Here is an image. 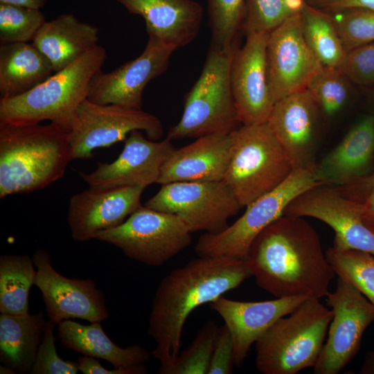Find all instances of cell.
<instances>
[{
	"mask_svg": "<svg viewBox=\"0 0 374 374\" xmlns=\"http://www.w3.org/2000/svg\"><path fill=\"white\" fill-rule=\"evenodd\" d=\"M256 284L276 298L329 293L336 275L319 236L304 217L284 214L265 228L244 258Z\"/></svg>",
	"mask_w": 374,
	"mask_h": 374,
	"instance_id": "obj_1",
	"label": "cell"
},
{
	"mask_svg": "<svg viewBox=\"0 0 374 374\" xmlns=\"http://www.w3.org/2000/svg\"><path fill=\"white\" fill-rule=\"evenodd\" d=\"M251 276L244 259L199 256L171 271L159 282L153 298L148 334L156 346L152 356L161 366L179 355L189 314L239 287Z\"/></svg>",
	"mask_w": 374,
	"mask_h": 374,
	"instance_id": "obj_2",
	"label": "cell"
},
{
	"mask_svg": "<svg viewBox=\"0 0 374 374\" xmlns=\"http://www.w3.org/2000/svg\"><path fill=\"white\" fill-rule=\"evenodd\" d=\"M71 130L47 125L0 124V199L43 189L71 161Z\"/></svg>",
	"mask_w": 374,
	"mask_h": 374,
	"instance_id": "obj_3",
	"label": "cell"
},
{
	"mask_svg": "<svg viewBox=\"0 0 374 374\" xmlns=\"http://www.w3.org/2000/svg\"><path fill=\"white\" fill-rule=\"evenodd\" d=\"M106 57L105 49L97 45L29 91L0 98V124L49 121L71 131L77 125L78 109L87 98L91 78Z\"/></svg>",
	"mask_w": 374,
	"mask_h": 374,
	"instance_id": "obj_4",
	"label": "cell"
},
{
	"mask_svg": "<svg viewBox=\"0 0 374 374\" xmlns=\"http://www.w3.org/2000/svg\"><path fill=\"white\" fill-rule=\"evenodd\" d=\"M332 319V310L315 297L280 318L255 343L258 372L295 374L313 367Z\"/></svg>",
	"mask_w": 374,
	"mask_h": 374,
	"instance_id": "obj_5",
	"label": "cell"
},
{
	"mask_svg": "<svg viewBox=\"0 0 374 374\" xmlns=\"http://www.w3.org/2000/svg\"><path fill=\"white\" fill-rule=\"evenodd\" d=\"M210 47L201 74L184 102L179 121L168 132L172 140L229 134L240 123L233 96L230 68L235 50Z\"/></svg>",
	"mask_w": 374,
	"mask_h": 374,
	"instance_id": "obj_6",
	"label": "cell"
},
{
	"mask_svg": "<svg viewBox=\"0 0 374 374\" xmlns=\"http://www.w3.org/2000/svg\"><path fill=\"white\" fill-rule=\"evenodd\" d=\"M231 135V157L223 180L244 207L278 186L294 169L267 122L242 125Z\"/></svg>",
	"mask_w": 374,
	"mask_h": 374,
	"instance_id": "obj_7",
	"label": "cell"
},
{
	"mask_svg": "<svg viewBox=\"0 0 374 374\" xmlns=\"http://www.w3.org/2000/svg\"><path fill=\"white\" fill-rule=\"evenodd\" d=\"M314 168L294 169L278 186L260 196L247 207L231 225L217 233H206L197 242L198 256H224L244 259L256 237L284 215L289 204L306 190L321 186Z\"/></svg>",
	"mask_w": 374,
	"mask_h": 374,
	"instance_id": "obj_8",
	"label": "cell"
},
{
	"mask_svg": "<svg viewBox=\"0 0 374 374\" xmlns=\"http://www.w3.org/2000/svg\"><path fill=\"white\" fill-rule=\"evenodd\" d=\"M191 233L179 216L142 205L121 224L97 233L95 239L136 261L160 267L190 244Z\"/></svg>",
	"mask_w": 374,
	"mask_h": 374,
	"instance_id": "obj_9",
	"label": "cell"
},
{
	"mask_svg": "<svg viewBox=\"0 0 374 374\" xmlns=\"http://www.w3.org/2000/svg\"><path fill=\"white\" fill-rule=\"evenodd\" d=\"M150 208L179 216L191 233H217L242 208L224 181L162 184L145 204Z\"/></svg>",
	"mask_w": 374,
	"mask_h": 374,
	"instance_id": "obj_10",
	"label": "cell"
},
{
	"mask_svg": "<svg viewBox=\"0 0 374 374\" xmlns=\"http://www.w3.org/2000/svg\"><path fill=\"white\" fill-rule=\"evenodd\" d=\"M77 120L70 133L71 161L89 159L94 150L126 139L134 130L145 132L153 141H157L163 133L159 118L142 109L100 105L88 98L80 105Z\"/></svg>",
	"mask_w": 374,
	"mask_h": 374,
	"instance_id": "obj_11",
	"label": "cell"
},
{
	"mask_svg": "<svg viewBox=\"0 0 374 374\" xmlns=\"http://www.w3.org/2000/svg\"><path fill=\"white\" fill-rule=\"evenodd\" d=\"M327 297L332 311L328 338L313 366L315 374H337L358 352L363 334L374 321V305L352 284L339 278Z\"/></svg>",
	"mask_w": 374,
	"mask_h": 374,
	"instance_id": "obj_12",
	"label": "cell"
},
{
	"mask_svg": "<svg viewBox=\"0 0 374 374\" xmlns=\"http://www.w3.org/2000/svg\"><path fill=\"white\" fill-rule=\"evenodd\" d=\"M32 258L37 271L34 285L42 293L49 320L58 325L71 318L101 323L109 317L104 294L95 281L60 274L44 249H36Z\"/></svg>",
	"mask_w": 374,
	"mask_h": 374,
	"instance_id": "obj_13",
	"label": "cell"
},
{
	"mask_svg": "<svg viewBox=\"0 0 374 374\" xmlns=\"http://www.w3.org/2000/svg\"><path fill=\"white\" fill-rule=\"evenodd\" d=\"M266 60L268 83L274 103L306 89L323 68L304 39L301 12L269 33Z\"/></svg>",
	"mask_w": 374,
	"mask_h": 374,
	"instance_id": "obj_14",
	"label": "cell"
},
{
	"mask_svg": "<svg viewBox=\"0 0 374 374\" xmlns=\"http://www.w3.org/2000/svg\"><path fill=\"white\" fill-rule=\"evenodd\" d=\"M175 51L172 46L149 36L139 56L110 72L100 69L93 74L89 84L87 98L100 105L115 104L142 109L145 88L167 70Z\"/></svg>",
	"mask_w": 374,
	"mask_h": 374,
	"instance_id": "obj_15",
	"label": "cell"
},
{
	"mask_svg": "<svg viewBox=\"0 0 374 374\" xmlns=\"http://www.w3.org/2000/svg\"><path fill=\"white\" fill-rule=\"evenodd\" d=\"M269 33L246 35V41L233 56L230 80L239 122L266 123L273 109L267 78L266 51Z\"/></svg>",
	"mask_w": 374,
	"mask_h": 374,
	"instance_id": "obj_16",
	"label": "cell"
},
{
	"mask_svg": "<svg viewBox=\"0 0 374 374\" xmlns=\"http://www.w3.org/2000/svg\"><path fill=\"white\" fill-rule=\"evenodd\" d=\"M284 214L316 218L335 231L332 247L374 256V232L363 221L358 204L334 187L321 185L306 190L289 204Z\"/></svg>",
	"mask_w": 374,
	"mask_h": 374,
	"instance_id": "obj_17",
	"label": "cell"
},
{
	"mask_svg": "<svg viewBox=\"0 0 374 374\" xmlns=\"http://www.w3.org/2000/svg\"><path fill=\"white\" fill-rule=\"evenodd\" d=\"M141 130H134L125 139L123 151L111 163H98L89 173L80 172L91 188H114L147 186L157 183L163 165L175 150L172 141L146 139Z\"/></svg>",
	"mask_w": 374,
	"mask_h": 374,
	"instance_id": "obj_18",
	"label": "cell"
},
{
	"mask_svg": "<svg viewBox=\"0 0 374 374\" xmlns=\"http://www.w3.org/2000/svg\"><path fill=\"white\" fill-rule=\"evenodd\" d=\"M145 188L140 186L89 189L73 195L69 202L67 222L73 240L95 239L97 233L121 224L140 208Z\"/></svg>",
	"mask_w": 374,
	"mask_h": 374,
	"instance_id": "obj_19",
	"label": "cell"
},
{
	"mask_svg": "<svg viewBox=\"0 0 374 374\" xmlns=\"http://www.w3.org/2000/svg\"><path fill=\"white\" fill-rule=\"evenodd\" d=\"M321 112L308 89L276 102L267 121L293 169L316 167L318 119Z\"/></svg>",
	"mask_w": 374,
	"mask_h": 374,
	"instance_id": "obj_20",
	"label": "cell"
},
{
	"mask_svg": "<svg viewBox=\"0 0 374 374\" xmlns=\"http://www.w3.org/2000/svg\"><path fill=\"white\" fill-rule=\"evenodd\" d=\"M310 297L294 296L246 302L220 296L210 303L232 336L235 365L241 367L253 344L280 318L287 316Z\"/></svg>",
	"mask_w": 374,
	"mask_h": 374,
	"instance_id": "obj_21",
	"label": "cell"
},
{
	"mask_svg": "<svg viewBox=\"0 0 374 374\" xmlns=\"http://www.w3.org/2000/svg\"><path fill=\"white\" fill-rule=\"evenodd\" d=\"M232 135L212 134L176 149L162 166L158 184L224 179L231 157Z\"/></svg>",
	"mask_w": 374,
	"mask_h": 374,
	"instance_id": "obj_22",
	"label": "cell"
},
{
	"mask_svg": "<svg viewBox=\"0 0 374 374\" xmlns=\"http://www.w3.org/2000/svg\"><path fill=\"white\" fill-rule=\"evenodd\" d=\"M145 21L148 36L175 50L197 35L203 17L202 6L193 0H115Z\"/></svg>",
	"mask_w": 374,
	"mask_h": 374,
	"instance_id": "obj_23",
	"label": "cell"
},
{
	"mask_svg": "<svg viewBox=\"0 0 374 374\" xmlns=\"http://www.w3.org/2000/svg\"><path fill=\"white\" fill-rule=\"evenodd\" d=\"M374 157V116L361 118L339 143L316 164L323 186L347 185L368 175Z\"/></svg>",
	"mask_w": 374,
	"mask_h": 374,
	"instance_id": "obj_24",
	"label": "cell"
},
{
	"mask_svg": "<svg viewBox=\"0 0 374 374\" xmlns=\"http://www.w3.org/2000/svg\"><path fill=\"white\" fill-rule=\"evenodd\" d=\"M99 29L72 13L46 21L32 42L49 60L55 72L68 66L98 45Z\"/></svg>",
	"mask_w": 374,
	"mask_h": 374,
	"instance_id": "obj_25",
	"label": "cell"
},
{
	"mask_svg": "<svg viewBox=\"0 0 374 374\" xmlns=\"http://www.w3.org/2000/svg\"><path fill=\"white\" fill-rule=\"evenodd\" d=\"M57 338L67 349L108 362L114 368L144 364L152 355L148 349L137 344L118 346L107 335L100 322L83 325L64 320L58 324Z\"/></svg>",
	"mask_w": 374,
	"mask_h": 374,
	"instance_id": "obj_26",
	"label": "cell"
},
{
	"mask_svg": "<svg viewBox=\"0 0 374 374\" xmlns=\"http://www.w3.org/2000/svg\"><path fill=\"white\" fill-rule=\"evenodd\" d=\"M54 73L49 60L33 42L1 44V98L25 93Z\"/></svg>",
	"mask_w": 374,
	"mask_h": 374,
	"instance_id": "obj_27",
	"label": "cell"
},
{
	"mask_svg": "<svg viewBox=\"0 0 374 374\" xmlns=\"http://www.w3.org/2000/svg\"><path fill=\"white\" fill-rule=\"evenodd\" d=\"M47 320L43 311L0 315V360L15 373H30Z\"/></svg>",
	"mask_w": 374,
	"mask_h": 374,
	"instance_id": "obj_28",
	"label": "cell"
},
{
	"mask_svg": "<svg viewBox=\"0 0 374 374\" xmlns=\"http://www.w3.org/2000/svg\"><path fill=\"white\" fill-rule=\"evenodd\" d=\"M28 255L6 254L0 257V312L28 314V295L37 271Z\"/></svg>",
	"mask_w": 374,
	"mask_h": 374,
	"instance_id": "obj_29",
	"label": "cell"
},
{
	"mask_svg": "<svg viewBox=\"0 0 374 374\" xmlns=\"http://www.w3.org/2000/svg\"><path fill=\"white\" fill-rule=\"evenodd\" d=\"M304 39L323 66L338 69L347 55L332 14L305 4L301 12Z\"/></svg>",
	"mask_w": 374,
	"mask_h": 374,
	"instance_id": "obj_30",
	"label": "cell"
},
{
	"mask_svg": "<svg viewBox=\"0 0 374 374\" xmlns=\"http://www.w3.org/2000/svg\"><path fill=\"white\" fill-rule=\"evenodd\" d=\"M326 256L335 274L355 287L374 305V256L332 247Z\"/></svg>",
	"mask_w": 374,
	"mask_h": 374,
	"instance_id": "obj_31",
	"label": "cell"
},
{
	"mask_svg": "<svg viewBox=\"0 0 374 374\" xmlns=\"http://www.w3.org/2000/svg\"><path fill=\"white\" fill-rule=\"evenodd\" d=\"M208 24L211 33L210 47L231 50L238 47V37L242 31L246 0H207Z\"/></svg>",
	"mask_w": 374,
	"mask_h": 374,
	"instance_id": "obj_32",
	"label": "cell"
},
{
	"mask_svg": "<svg viewBox=\"0 0 374 374\" xmlns=\"http://www.w3.org/2000/svg\"><path fill=\"white\" fill-rule=\"evenodd\" d=\"M215 321H207L192 343L169 364L161 366L159 374H208L218 330Z\"/></svg>",
	"mask_w": 374,
	"mask_h": 374,
	"instance_id": "obj_33",
	"label": "cell"
},
{
	"mask_svg": "<svg viewBox=\"0 0 374 374\" xmlns=\"http://www.w3.org/2000/svg\"><path fill=\"white\" fill-rule=\"evenodd\" d=\"M306 0H246L242 31L271 33L301 12Z\"/></svg>",
	"mask_w": 374,
	"mask_h": 374,
	"instance_id": "obj_34",
	"label": "cell"
},
{
	"mask_svg": "<svg viewBox=\"0 0 374 374\" xmlns=\"http://www.w3.org/2000/svg\"><path fill=\"white\" fill-rule=\"evenodd\" d=\"M45 22L39 9L0 3V43L33 42Z\"/></svg>",
	"mask_w": 374,
	"mask_h": 374,
	"instance_id": "obj_35",
	"label": "cell"
},
{
	"mask_svg": "<svg viewBox=\"0 0 374 374\" xmlns=\"http://www.w3.org/2000/svg\"><path fill=\"white\" fill-rule=\"evenodd\" d=\"M348 80L337 68L323 66L307 87L321 114L327 117L337 114L349 98Z\"/></svg>",
	"mask_w": 374,
	"mask_h": 374,
	"instance_id": "obj_36",
	"label": "cell"
},
{
	"mask_svg": "<svg viewBox=\"0 0 374 374\" xmlns=\"http://www.w3.org/2000/svg\"><path fill=\"white\" fill-rule=\"evenodd\" d=\"M344 48L348 51L374 42V12L349 9L332 14Z\"/></svg>",
	"mask_w": 374,
	"mask_h": 374,
	"instance_id": "obj_37",
	"label": "cell"
},
{
	"mask_svg": "<svg viewBox=\"0 0 374 374\" xmlns=\"http://www.w3.org/2000/svg\"><path fill=\"white\" fill-rule=\"evenodd\" d=\"M57 324L48 319L42 341L39 346L31 374H76L78 362L60 357L55 347V327Z\"/></svg>",
	"mask_w": 374,
	"mask_h": 374,
	"instance_id": "obj_38",
	"label": "cell"
},
{
	"mask_svg": "<svg viewBox=\"0 0 374 374\" xmlns=\"http://www.w3.org/2000/svg\"><path fill=\"white\" fill-rule=\"evenodd\" d=\"M338 69L348 80L358 85L374 84V42L348 51Z\"/></svg>",
	"mask_w": 374,
	"mask_h": 374,
	"instance_id": "obj_39",
	"label": "cell"
},
{
	"mask_svg": "<svg viewBox=\"0 0 374 374\" xmlns=\"http://www.w3.org/2000/svg\"><path fill=\"white\" fill-rule=\"evenodd\" d=\"M334 188L344 197L358 204L363 221L374 232V175Z\"/></svg>",
	"mask_w": 374,
	"mask_h": 374,
	"instance_id": "obj_40",
	"label": "cell"
},
{
	"mask_svg": "<svg viewBox=\"0 0 374 374\" xmlns=\"http://www.w3.org/2000/svg\"><path fill=\"white\" fill-rule=\"evenodd\" d=\"M235 365L234 346L228 327L218 328L208 374H230Z\"/></svg>",
	"mask_w": 374,
	"mask_h": 374,
	"instance_id": "obj_41",
	"label": "cell"
},
{
	"mask_svg": "<svg viewBox=\"0 0 374 374\" xmlns=\"http://www.w3.org/2000/svg\"><path fill=\"white\" fill-rule=\"evenodd\" d=\"M79 371L84 374H145L148 370L143 364L127 367L106 369L100 363L99 359L81 355L78 358Z\"/></svg>",
	"mask_w": 374,
	"mask_h": 374,
	"instance_id": "obj_42",
	"label": "cell"
},
{
	"mask_svg": "<svg viewBox=\"0 0 374 374\" xmlns=\"http://www.w3.org/2000/svg\"><path fill=\"white\" fill-rule=\"evenodd\" d=\"M306 2L332 15L355 8L374 12V0H306Z\"/></svg>",
	"mask_w": 374,
	"mask_h": 374,
	"instance_id": "obj_43",
	"label": "cell"
},
{
	"mask_svg": "<svg viewBox=\"0 0 374 374\" xmlns=\"http://www.w3.org/2000/svg\"><path fill=\"white\" fill-rule=\"evenodd\" d=\"M46 0H0V3L15 4L32 8L40 9Z\"/></svg>",
	"mask_w": 374,
	"mask_h": 374,
	"instance_id": "obj_44",
	"label": "cell"
},
{
	"mask_svg": "<svg viewBox=\"0 0 374 374\" xmlns=\"http://www.w3.org/2000/svg\"><path fill=\"white\" fill-rule=\"evenodd\" d=\"M360 373L374 374V350L366 353Z\"/></svg>",
	"mask_w": 374,
	"mask_h": 374,
	"instance_id": "obj_45",
	"label": "cell"
},
{
	"mask_svg": "<svg viewBox=\"0 0 374 374\" xmlns=\"http://www.w3.org/2000/svg\"><path fill=\"white\" fill-rule=\"evenodd\" d=\"M0 373L1 374H15V371L10 367L3 365L0 366Z\"/></svg>",
	"mask_w": 374,
	"mask_h": 374,
	"instance_id": "obj_46",
	"label": "cell"
}]
</instances>
